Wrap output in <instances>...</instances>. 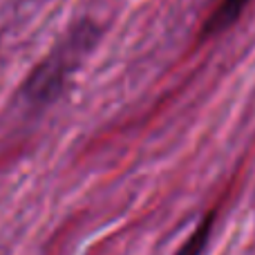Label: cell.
Wrapping results in <instances>:
<instances>
[{
    "label": "cell",
    "instance_id": "obj_1",
    "mask_svg": "<svg viewBox=\"0 0 255 255\" xmlns=\"http://www.w3.org/2000/svg\"><path fill=\"white\" fill-rule=\"evenodd\" d=\"M85 47V40L74 38L72 43H65L61 49L52 54L34 74L29 76L25 85V94L31 103H47L58 94V90L65 83V76L70 74L74 61L79 58L81 49Z\"/></svg>",
    "mask_w": 255,
    "mask_h": 255
},
{
    "label": "cell",
    "instance_id": "obj_2",
    "mask_svg": "<svg viewBox=\"0 0 255 255\" xmlns=\"http://www.w3.org/2000/svg\"><path fill=\"white\" fill-rule=\"evenodd\" d=\"M247 4H249V0H224V2L213 11V16L208 18L206 27H204V34L213 36V34H217V31H224L226 27L244 11Z\"/></svg>",
    "mask_w": 255,
    "mask_h": 255
},
{
    "label": "cell",
    "instance_id": "obj_3",
    "mask_svg": "<svg viewBox=\"0 0 255 255\" xmlns=\"http://www.w3.org/2000/svg\"><path fill=\"white\" fill-rule=\"evenodd\" d=\"M213 220H215V215H206L202 222H199L197 231H195L193 235H190V240L181 247V251L177 255H202V251L206 249L208 244V238H211V231H213Z\"/></svg>",
    "mask_w": 255,
    "mask_h": 255
}]
</instances>
